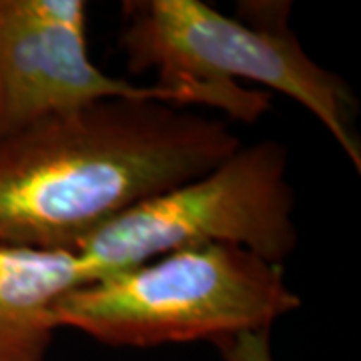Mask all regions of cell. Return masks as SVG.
I'll return each instance as SVG.
<instances>
[{
	"label": "cell",
	"instance_id": "277c9868",
	"mask_svg": "<svg viewBox=\"0 0 361 361\" xmlns=\"http://www.w3.org/2000/svg\"><path fill=\"white\" fill-rule=\"evenodd\" d=\"M293 209L287 149L241 145L205 175L127 209L75 253L85 283L205 245L241 247L281 265L297 247Z\"/></svg>",
	"mask_w": 361,
	"mask_h": 361
},
{
	"label": "cell",
	"instance_id": "5b68a950",
	"mask_svg": "<svg viewBox=\"0 0 361 361\" xmlns=\"http://www.w3.org/2000/svg\"><path fill=\"white\" fill-rule=\"evenodd\" d=\"M103 99L185 106L173 90L109 77L90 61L87 2L0 0V141Z\"/></svg>",
	"mask_w": 361,
	"mask_h": 361
},
{
	"label": "cell",
	"instance_id": "3957f363",
	"mask_svg": "<svg viewBox=\"0 0 361 361\" xmlns=\"http://www.w3.org/2000/svg\"><path fill=\"white\" fill-rule=\"evenodd\" d=\"M301 307L283 265L231 245L180 249L135 269L78 285L54 303V322L109 348L221 341L271 329Z\"/></svg>",
	"mask_w": 361,
	"mask_h": 361
},
{
	"label": "cell",
	"instance_id": "8992f818",
	"mask_svg": "<svg viewBox=\"0 0 361 361\" xmlns=\"http://www.w3.org/2000/svg\"><path fill=\"white\" fill-rule=\"evenodd\" d=\"M77 253L0 245V361H44L54 303L82 285Z\"/></svg>",
	"mask_w": 361,
	"mask_h": 361
},
{
	"label": "cell",
	"instance_id": "6da1fadb",
	"mask_svg": "<svg viewBox=\"0 0 361 361\" xmlns=\"http://www.w3.org/2000/svg\"><path fill=\"white\" fill-rule=\"evenodd\" d=\"M241 145L227 121L161 101L103 99L49 116L0 141V245L75 253Z\"/></svg>",
	"mask_w": 361,
	"mask_h": 361
},
{
	"label": "cell",
	"instance_id": "7a4b0ae2",
	"mask_svg": "<svg viewBox=\"0 0 361 361\" xmlns=\"http://www.w3.org/2000/svg\"><path fill=\"white\" fill-rule=\"evenodd\" d=\"M289 11V4H253L243 8L245 18H231L201 0H127L118 47L129 73L155 71V85L177 92L185 106L217 109L231 121L257 123L271 106L267 90L243 89L239 78L291 97L360 173L357 99L301 49L287 25Z\"/></svg>",
	"mask_w": 361,
	"mask_h": 361
},
{
	"label": "cell",
	"instance_id": "52a82bcc",
	"mask_svg": "<svg viewBox=\"0 0 361 361\" xmlns=\"http://www.w3.org/2000/svg\"><path fill=\"white\" fill-rule=\"evenodd\" d=\"M217 348L225 361H273L269 329L239 334L221 341Z\"/></svg>",
	"mask_w": 361,
	"mask_h": 361
}]
</instances>
